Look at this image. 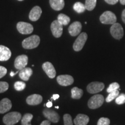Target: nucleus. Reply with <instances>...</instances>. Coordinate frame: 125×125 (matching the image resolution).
Instances as JSON below:
<instances>
[{
	"label": "nucleus",
	"mask_w": 125,
	"mask_h": 125,
	"mask_svg": "<svg viewBox=\"0 0 125 125\" xmlns=\"http://www.w3.org/2000/svg\"><path fill=\"white\" fill-rule=\"evenodd\" d=\"M64 125H73V120L70 114H66L63 116Z\"/></svg>",
	"instance_id": "29"
},
{
	"label": "nucleus",
	"mask_w": 125,
	"mask_h": 125,
	"mask_svg": "<svg viewBox=\"0 0 125 125\" xmlns=\"http://www.w3.org/2000/svg\"><path fill=\"white\" fill-rule=\"evenodd\" d=\"M18 72H19L18 71H17L16 73H13V71H12L11 73H10V75L11 76H13L14 75H15L16 74H18Z\"/></svg>",
	"instance_id": "40"
},
{
	"label": "nucleus",
	"mask_w": 125,
	"mask_h": 125,
	"mask_svg": "<svg viewBox=\"0 0 125 125\" xmlns=\"http://www.w3.org/2000/svg\"><path fill=\"white\" fill-rule=\"evenodd\" d=\"M40 43V37L37 35H33L24 39L22 42V46L24 49H32L37 48Z\"/></svg>",
	"instance_id": "2"
},
{
	"label": "nucleus",
	"mask_w": 125,
	"mask_h": 125,
	"mask_svg": "<svg viewBox=\"0 0 125 125\" xmlns=\"http://www.w3.org/2000/svg\"><path fill=\"white\" fill-rule=\"evenodd\" d=\"M32 118H33V115L32 114L29 113L26 114L21 119V125H31V122Z\"/></svg>",
	"instance_id": "24"
},
{
	"label": "nucleus",
	"mask_w": 125,
	"mask_h": 125,
	"mask_svg": "<svg viewBox=\"0 0 125 125\" xmlns=\"http://www.w3.org/2000/svg\"><path fill=\"white\" fill-rule=\"evenodd\" d=\"M115 102L119 105L125 103V94L122 93L120 95H119L115 99Z\"/></svg>",
	"instance_id": "31"
},
{
	"label": "nucleus",
	"mask_w": 125,
	"mask_h": 125,
	"mask_svg": "<svg viewBox=\"0 0 125 125\" xmlns=\"http://www.w3.org/2000/svg\"><path fill=\"white\" fill-rule=\"evenodd\" d=\"M11 51L7 47L0 45V62H5L11 57Z\"/></svg>",
	"instance_id": "15"
},
{
	"label": "nucleus",
	"mask_w": 125,
	"mask_h": 125,
	"mask_svg": "<svg viewBox=\"0 0 125 125\" xmlns=\"http://www.w3.org/2000/svg\"><path fill=\"white\" fill-rule=\"evenodd\" d=\"M109 93V94H108V96H107V97L105 99L106 102L107 103H109L111 101H112L113 100L116 98L119 95V92L118 89L114 90V91L110 92Z\"/></svg>",
	"instance_id": "27"
},
{
	"label": "nucleus",
	"mask_w": 125,
	"mask_h": 125,
	"mask_svg": "<svg viewBox=\"0 0 125 125\" xmlns=\"http://www.w3.org/2000/svg\"><path fill=\"white\" fill-rule=\"evenodd\" d=\"M57 20L62 26H66L70 23V18L68 16L65 15V14L60 13L57 16Z\"/></svg>",
	"instance_id": "23"
},
{
	"label": "nucleus",
	"mask_w": 125,
	"mask_h": 125,
	"mask_svg": "<svg viewBox=\"0 0 125 125\" xmlns=\"http://www.w3.org/2000/svg\"><path fill=\"white\" fill-rule=\"evenodd\" d=\"M26 86V83L21 81H17L14 84V87L17 91H22Z\"/></svg>",
	"instance_id": "28"
},
{
	"label": "nucleus",
	"mask_w": 125,
	"mask_h": 125,
	"mask_svg": "<svg viewBox=\"0 0 125 125\" xmlns=\"http://www.w3.org/2000/svg\"><path fill=\"white\" fill-rule=\"evenodd\" d=\"M87 40V34L86 32H82L79 34L73 45V49L75 51L79 52L82 49Z\"/></svg>",
	"instance_id": "5"
},
{
	"label": "nucleus",
	"mask_w": 125,
	"mask_h": 125,
	"mask_svg": "<svg viewBox=\"0 0 125 125\" xmlns=\"http://www.w3.org/2000/svg\"><path fill=\"white\" fill-rule=\"evenodd\" d=\"M51 29L53 35L56 38H59L62 34V25L57 20H54L52 23Z\"/></svg>",
	"instance_id": "11"
},
{
	"label": "nucleus",
	"mask_w": 125,
	"mask_h": 125,
	"mask_svg": "<svg viewBox=\"0 0 125 125\" xmlns=\"http://www.w3.org/2000/svg\"><path fill=\"white\" fill-rule=\"evenodd\" d=\"M101 23L104 24H113L116 23V16L115 14L111 11H105L100 17Z\"/></svg>",
	"instance_id": "4"
},
{
	"label": "nucleus",
	"mask_w": 125,
	"mask_h": 125,
	"mask_svg": "<svg viewBox=\"0 0 125 125\" xmlns=\"http://www.w3.org/2000/svg\"><path fill=\"white\" fill-rule=\"evenodd\" d=\"M96 2L97 0H86L85 4L86 9L89 10V11L93 10L96 7Z\"/></svg>",
	"instance_id": "26"
},
{
	"label": "nucleus",
	"mask_w": 125,
	"mask_h": 125,
	"mask_svg": "<svg viewBox=\"0 0 125 125\" xmlns=\"http://www.w3.org/2000/svg\"><path fill=\"white\" fill-rule=\"evenodd\" d=\"M42 101V97L40 94H34L26 98V103L30 105H37Z\"/></svg>",
	"instance_id": "17"
},
{
	"label": "nucleus",
	"mask_w": 125,
	"mask_h": 125,
	"mask_svg": "<svg viewBox=\"0 0 125 125\" xmlns=\"http://www.w3.org/2000/svg\"><path fill=\"white\" fill-rule=\"evenodd\" d=\"M57 82L61 86H67L72 85L74 82V79L70 75H61L57 77Z\"/></svg>",
	"instance_id": "12"
},
{
	"label": "nucleus",
	"mask_w": 125,
	"mask_h": 125,
	"mask_svg": "<svg viewBox=\"0 0 125 125\" xmlns=\"http://www.w3.org/2000/svg\"><path fill=\"white\" fill-rule=\"evenodd\" d=\"M52 105H53V104H52V101H48V103H46V106L48 108H51L52 107Z\"/></svg>",
	"instance_id": "38"
},
{
	"label": "nucleus",
	"mask_w": 125,
	"mask_h": 125,
	"mask_svg": "<svg viewBox=\"0 0 125 125\" xmlns=\"http://www.w3.org/2000/svg\"><path fill=\"white\" fill-rule=\"evenodd\" d=\"M122 19L123 22L125 23V9L123 10L122 13Z\"/></svg>",
	"instance_id": "37"
},
{
	"label": "nucleus",
	"mask_w": 125,
	"mask_h": 125,
	"mask_svg": "<svg viewBox=\"0 0 125 125\" xmlns=\"http://www.w3.org/2000/svg\"><path fill=\"white\" fill-rule=\"evenodd\" d=\"M43 115L51 122L57 123L60 119V116L57 112L50 108H45L43 111Z\"/></svg>",
	"instance_id": "8"
},
{
	"label": "nucleus",
	"mask_w": 125,
	"mask_h": 125,
	"mask_svg": "<svg viewBox=\"0 0 125 125\" xmlns=\"http://www.w3.org/2000/svg\"><path fill=\"white\" fill-rule=\"evenodd\" d=\"M75 11H76L78 13H83L85 10L86 7L85 5L84 4H83L82 3L80 2H77L75 3L74 5V7H73Z\"/></svg>",
	"instance_id": "25"
},
{
	"label": "nucleus",
	"mask_w": 125,
	"mask_h": 125,
	"mask_svg": "<svg viewBox=\"0 0 125 125\" xmlns=\"http://www.w3.org/2000/svg\"><path fill=\"white\" fill-rule=\"evenodd\" d=\"M55 108L56 109H59V107H58V106H56Z\"/></svg>",
	"instance_id": "42"
},
{
	"label": "nucleus",
	"mask_w": 125,
	"mask_h": 125,
	"mask_svg": "<svg viewBox=\"0 0 125 125\" xmlns=\"http://www.w3.org/2000/svg\"><path fill=\"white\" fill-rule=\"evenodd\" d=\"M50 5L55 10H61L64 7V0H49Z\"/></svg>",
	"instance_id": "20"
},
{
	"label": "nucleus",
	"mask_w": 125,
	"mask_h": 125,
	"mask_svg": "<svg viewBox=\"0 0 125 125\" xmlns=\"http://www.w3.org/2000/svg\"><path fill=\"white\" fill-rule=\"evenodd\" d=\"M119 88H120V85H119L118 83L114 82V83H111L110 85H109V87H108V89L107 90V92H108V93H110V92H113V91H114V90H118Z\"/></svg>",
	"instance_id": "30"
},
{
	"label": "nucleus",
	"mask_w": 125,
	"mask_h": 125,
	"mask_svg": "<svg viewBox=\"0 0 125 125\" xmlns=\"http://www.w3.org/2000/svg\"><path fill=\"white\" fill-rule=\"evenodd\" d=\"M59 97H60V96H59V94H53V96H52L53 100H56L57 98H59Z\"/></svg>",
	"instance_id": "39"
},
{
	"label": "nucleus",
	"mask_w": 125,
	"mask_h": 125,
	"mask_svg": "<svg viewBox=\"0 0 125 125\" xmlns=\"http://www.w3.org/2000/svg\"><path fill=\"white\" fill-rule=\"evenodd\" d=\"M83 92L81 89L77 87H73L71 89V97L74 99H79L82 97Z\"/></svg>",
	"instance_id": "22"
},
{
	"label": "nucleus",
	"mask_w": 125,
	"mask_h": 125,
	"mask_svg": "<svg viewBox=\"0 0 125 125\" xmlns=\"http://www.w3.org/2000/svg\"><path fill=\"white\" fill-rule=\"evenodd\" d=\"M21 119V115L19 112H11L3 117V122L6 125H14Z\"/></svg>",
	"instance_id": "1"
},
{
	"label": "nucleus",
	"mask_w": 125,
	"mask_h": 125,
	"mask_svg": "<svg viewBox=\"0 0 125 125\" xmlns=\"http://www.w3.org/2000/svg\"><path fill=\"white\" fill-rule=\"evenodd\" d=\"M18 1H24V0H18Z\"/></svg>",
	"instance_id": "43"
},
{
	"label": "nucleus",
	"mask_w": 125,
	"mask_h": 125,
	"mask_svg": "<svg viewBox=\"0 0 125 125\" xmlns=\"http://www.w3.org/2000/svg\"><path fill=\"white\" fill-rule=\"evenodd\" d=\"M51 122L49 121V120H45L41 123L40 125H51Z\"/></svg>",
	"instance_id": "36"
},
{
	"label": "nucleus",
	"mask_w": 125,
	"mask_h": 125,
	"mask_svg": "<svg viewBox=\"0 0 125 125\" xmlns=\"http://www.w3.org/2000/svg\"><path fill=\"white\" fill-rule=\"evenodd\" d=\"M9 84L7 82L0 81V93H4L8 89Z\"/></svg>",
	"instance_id": "32"
},
{
	"label": "nucleus",
	"mask_w": 125,
	"mask_h": 125,
	"mask_svg": "<svg viewBox=\"0 0 125 125\" xmlns=\"http://www.w3.org/2000/svg\"><path fill=\"white\" fill-rule=\"evenodd\" d=\"M122 5H125V0H119Z\"/></svg>",
	"instance_id": "41"
},
{
	"label": "nucleus",
	"mask_w": 125,
	"mask_h": 125,
	"mask_svg": "<svg viewBox=\"0 0 125 125\" xmlns=\"http://www.w3.org/2000/svg\"><path fill=\"white\" fill-rule=\"evenodd\" d=\"M110 124V120L107 118H101L98 121L97 125H109Z\"/></svg>",
	"instance_id": "33"
},
{
	"label": "nucleus",
	"mask_w": 125,
	"mask_h": 125,
	"mask_svg": "<svg viewBox=\"0 0 125 125\" xmlns=\"http://www.w3.org/2000/svg\"><path fill=\"white\" fill-rule=\"evenodd\" d=\"M82 27V24L79 21H75L69 26L68 32L71 36L75 37L80 34Z\"/></svg>",
	"instance_id": "14"
},
{
	"label": "nucleus",
	"mask_w": 125,
	"mask_h": 125,
	"mask_svg": "<svg viewBox=\"0 0 125 125\" xmlns=\"http://www.w3.org/2000/svg\"><path fill=\"white\" fill-rule=\"evenodd\" d=\"M42 14V9L38 6H35L31 10L29 14L30 20L32 21H37Z\"/></svg>",
	"instance_id": "18"
},
{
	"label": "nucleus",
	"mask_w": 125,
	"mask_h": 125,
	"mask_svg": "<svg viewBox=\"0 0 125 125\" xmlns=\"http://www.w3.org/2000/svg\"><path fill=\"white\" fill-rule=\"evenodd\" d=\"M17 29L21 34H30L34 30L33 26L29 23L20 21L17 24Z\"/></svg>",
	"instance_id": "7"
},
{
	"label": "nucleus",
	"mask_w": 125,
	"mask_h": 125,
	"mask_svg": "<svg viewBox=\"0 0 125 125\" xmlns=\"http://www.w3.org/2000/svg\"><path fill=\"white\" fill-rule=\"evenodd\" d=\"M110 32L112 37L116 40H121L124 35L122 26L119 23H117L112 24L110 29Z\"/></svg>",
	"instance_id": "6"
},
{
	"label": "nucleus",
	"mask_w": 125,
	"mask_h": 125,
	"mask_svg": "<svg viewBox=\"0 0 125 125\" xmlns=\"http://www.w3.org/2000/svg\"><path fill=\"white\" fill-rule=\"evenodd\" d=\"M42 69L46 73L48 77L53 79L56 76V72L52 64L50 62H45L42 64Z\"/></svg>",
	"instance_id": "13"
},
{
	"label": "nucleus",
	"mask_w": 125,
	"mask_h": 125,
	"mask_svg": "<svg viewBox=\"0 0 125 125\" xmlns=\"http://www.w3.org/2000/svg\"><path fill=\"white\" fill-rule=\"evenodd\" d=\"M32 74V70L29 67H25L19 72V77L23 81H29V78Z\"/></svg>",
	"instance_id": "21"
},
{
	"label": "nucleus",
	"mask_w": 125,
	"mask_h": 125,
	"mask_svg": "<svg viewBox=\"0 0 125 125\" xmlns=\"http://www.w3.org/2000/svg\"><path fill=\"white\" fill-rule=\"evenodd\" d=\"M105 85L103 82H93L90 83L87 86V91L89 93L96 94L104 89Z\"/></svg>",
	"instance_id": "9"
},
{
	"label": "nucleus",
	"mask_w": 125,
	"mask_h": 125,
	"mask_svg": "<svg viewBox=\"0 0 125 125\" xmlns=\"http://www.w3.org/2000/svg\"><path fill=\"white\" fill-rule=\"evenodd\" d=\"M7 68L3 66H0V78H2V77H4V76L7 74Z\"/></svg>",
	"instance_id": "34"
},
{
	"label": "nucleus",
	"mask_w": 125,
	"mask_h": 125,
	"mask_svg": "<svg viewBox=\"0 0 125 125\" xmlns=\"http://www.w3.org/2000/svg\"><path fill=\"white\" fill-rule=\"evenodd\" d=\"M107 4H110V5H114L116 4L118 2L119 0H104Z\"/></svg>",
	"instance_id": "35"
},
{
	"label": "nucleus",
	"mask_w": 125,
	"mask_h": 125,
	"mask_svg": "<svg viewBox=\"0 0 125 125\" xmlns=\"http://www.w3.org/2000/svg\"><path fill=\"white\" fill-rule=\"evenodd\" d=\"M12 102L9 98H4L0 101V114H5L12 108Z\"/></svg>",
	"instance_id": "16"
},
{
	"label": "nucleus",
	"mask_w": 125,
	"mask_h": 125,
	"mask_svg": "<svg viewBox=\"0 0 125 125\" xmlns=\"http://www.w3.org/2000/svg\"><path fill=\"white\" fill-rule=\"evenodd\" d=\"M104 101V97L101 94H95L89 100L87 105L89 108L94 109L100 107Z\"/></svg>",
	"instance_id": "3"
},
{
	"label": "nucleus",
	"mask_w": 125,
	"mask_h": 125,
	"mask_svg": "<svg viewBox=\"0 0 125 125\" xmlns=\"http://www.w3.org/2000/svg\"><path fill=\"white\" fill-rule=\"evenodd\" d=\"M28 57L25 54L18 56L15 59L14 65L15 67L18 70H21L26 67L28 63Z\"/></svg>",
	"instance_id": "10"
},
{
	"label": "nucleus",
	"mask_w": 125,
	"mask_h": 125,
	"mask_svg": "<svg viewBox=\"0 0 125 125\" xmlns=\"http://www.w3.org/2000/svg\"><path fill=\"white\" fill-rule=\"evenodd\" d=\"M89 122V118L86 115L79 114L77 115L74 120L75 125H87Z\"/></svg>",
	"instance_id": "19"
}]
</instances>
